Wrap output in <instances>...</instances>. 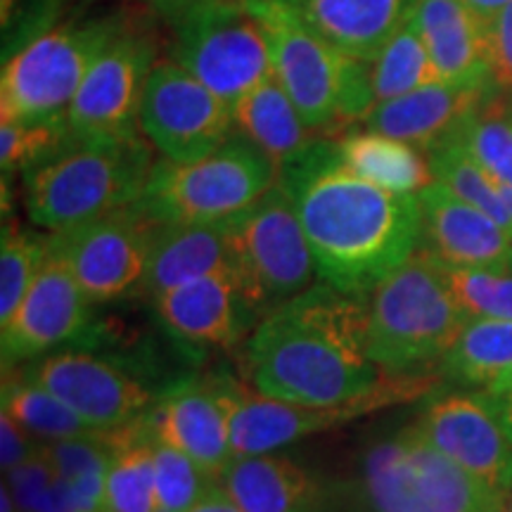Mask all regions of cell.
Listing matches in <instances>:
<instances>
[{
  "label": "cell",
  "mask_w": 512,
  "mask_h": 512,
  "mask_svg": "<svg viewBox=\"0 0 512 512\" xmlns=\"http://www.w3.org/2000/svg\"><path fill=\"white\" fill-rule=\"evenodd\" d=\"M280 183L309 238L323 283L366 297L422 245L418 195L384 190L344 164L335 138H316L280 166Z\"/></svg>",
  "instance_id": "1"
},
{
  "label": "cell",
  "mask_w": 512,
  "mask_h": 512,
  "mask_svg": "<svg viewBox=\"0 0 512 512\" xmlns=\"http://www.w3.org/2000/svg\"><path fill=\"white\" fill-rule=\"evenodd\" d=\"M249 387L302 406H339L377 392L387 373L366 349V297L328 283L280 304L245 342Z\"/></svg>",
  "instance_id": "2"
},
{
  "label": "cell",
  "mask_w": 512,
  "mask_h": 512,
  "mask_svg": "<svg viewBox=\"0 0 512 512\" xmlns=\"http://www.w3.org/2000/svg\"><path fill=\"white\" fill-rule=\"evenodd\" d=\"M470 316L446 264L422 247L366 294V349L387 375L434 373Z\"/></svg>",
  "instance_id": "3"
},
{
  "label": "cell",
  "mask_w": 512,
  "mask_h": 512,
  "mask_svg": "<svg viewBox=\"0 0 512 512\" xmlns=\"http://www.w3.org/2000/svg\"><path fill=\"white\" fill-rule=\"evenodd\" d=\"M155 159L147 138H72L22 174L34 226L64 233L140 200Z\"/></svg>",
  "instance_id": "4"
},
{
  "label": "cell",
  "mask_w": 512,
  "mask_h": 512,
  "mask_svg": "<svg viewBox=\"0 0 512 512\" xmlns=\"http://www.w3.org/2000/svg\"><path fill=\"white\" fill-rule=\"evenodd\" d=\"M271 46L273 76L318 138L361 124L375 107L370 62L339 53L278 0H249Z\"/></svg>",
  "instance_id": "5"
},
{
  "label": "cell",
  "mask_w": 512,
  "mask_h": 512,
  "mask_svg": "<svg viewBox=\"0 0 512 512\" xmlns=\"http://www.w3.org/2000/svg\"><path fill=\"white\" fill-rule=\"evenodd\" d=\"M278 178L271 157L235 133L195 162H155L138 207L157 226H216L252 209Z\"/></svg>",
  "instance_id": "6"
},
{
  "label": "cell",
  "mask_w": 512,
  "mask_h": 512,
  "mask_svg": "<svg viewBox=\"0 0 512 512\" xmlns=\"http://www.w3.org/2000/svg\"><path fill=\"white\" fill-rule=\"evenodd\" d=\"M126 12L50 24L5 57L0 121L69 119L88 69L117 34Z\"/></svg>",
  "instance_id": "7"
},
{
  "label": "cell",
  "mask_w": 512,
  "mask_h": 512,
  "mask_svg": "<svg viewBox=\"0 0 512 512\" xmlns=\"http://www.w3.org/2000/svg\"><path fill=\"white\" fill-rule=\"evenodd\" d=\"M370 512H501L503 498L446 458L408 425L375 441L363 456Z\"/></svg>",
  "instance_id": "8"
},
{
  "label": "cell",
  "mask_w": 512,
  "mask_h": 512,
  "mask_svg": "<svg viewBox=\"0 0 512 512\" xmlns=\"http://www.w3.org/2000/svg\"><path fill=\"white\" fill-rule=\"evenodd\" d=\"M228 230L235 278L259 320L316 285L320 275L309 238L280 181L252 209L228 221Z\"/></svg>",
  "instance_id": "9"
},
{
  "label": "cell",
  "mask_w": 512,
  "mask_h": 512,
  "mask_svg": "<svg viewBox=\"0 0 512 512\" xmlns=\"http://www.w3.org/2000/svg\"><path fill=\"white\" fill-rule=\"evenodd\" d=\"M171 27V60L228 105L273 76L266 29L249 3L200 5Z\"/></svg>",
  "instance_id": "10"
},
{
  "label": "cell",
  "mask_w": 512,
  "mask_h": 512,
  "mask_svg": "<svg viewBox=\"0 0 512 512\" xmlns=\"http://www.w3.org/2000/svg\"><path fill=\"white\" fill-rule=\"evenodd\" d=\"M441 382L444 377L439 370L420 375H389L377 392L363 399L339 403V406H302V403L273 399V396L238 384L233 420H230L233 458L273 453L299 439L335 430L344 422L430 394Z\"/></svg>",
  "instance_id": "11"
},
{
  "label": "cell",
  "mask_w": 512,
  "mask_h": 512,
  "mask_svg": "<svg viewBox=\"0 0 512 512\" xmlns=\"http://www.w3.org/2000/svg\"><path fill=\"white\" fill-rule=\"evenodd\" d=\"M157 223L136 204L64 233H50V252L62 259L93 304L145 294Z\"/></svg>",
  "instance_id": "12"
},
{
  "label": "cell",
  "mask_w": 512,
  "mask_h": 512,
  "mask_svg": "<svg viewBox=\"0 0 512 512\" xmlns=\"http://www.w3.org/2000/svg\"><path fill=\"white\" fill-rule=\"evenodd\" d=\"M155 27L145 17H124L88 69L69 107V126L83 140L140 136V105L159 62Z\"/></svg>",
  "instance_id": "13"
},
{
  "label": "cell",
  "mask_w": 512,
  "mask_h": 512,
  "mask_svg": "<svg viewBox=\"0 0 512 512\" xmlns=\"http://www.w3.org/2000/svg\"><path fill=\"white\" fill-rule=\"evenodd\" d=\"M140 133L162 159L195 162L235 136L228 102L214 95L176 60H159L140 105Z\"/></svg>",
  "instance_id": "14"
},
{
  "label": "cell",
  "mask_w": 512,
  "mask_h": 512,
  "mask_svg": "<svg viewBox=\"0 0 512 512\" xmlns=\"http://www.w3.org/2000/svg\"><path fill=\"white\" fill-rule=\"evenodd\" d=\"M55 394L91 430L114 432L143 418L155 403L150 387L119 363L83 349H60L12 368Z\"/></svg>",
  "instance_id": "15"
},
{
  "label": "cell",
  "mask_w": 512,
  "mask_h": 512,
  "mask_svg": "<svg viewBox=\"0 0 512 512\" xmlns=\"http://www.w3.org/2000/svg\"><path fill=\"white\" fill-rule=\"evenodd\" d=\"M446 458L505 498L512 489V432L486 389L451 392L427 403L415 420Z\"/></svg>",
  "instance_id": "16"
},
{
  "label": "cell",
  "mask_w": 512,
  "mask_h": 512,
  "mask_svg": "<svg viewBox=\"0 0 512 512\" xmlns=\"http://www.w3.org/2000/svg\"><path fill=\"white\" fill-rule=\"evenodd\" d=\"M233 377H207L176 384L143 415L152 437L195 460L221 482L233 463L230 420L238 392Z\"/></svg>",
  "instance_id": "17"
},
{
  "label": "cell",
  "mask_w": 512,
  "mask_h": 512,
  "mask_svg": "<svg viewBox=\"0 0 512 512\" xmlns=\"http://www.w3.org/2000/svg\"><path fill=\"white\" fill-rule=\"evenodd\" d=\"M93 306L67 264L50 252L15 316L0 325L3 373L81 339L93 325Z\"/></svg>",
  "instance_id": "18"
},
{
  "label": "cell",
  "mask_w": 512,
  "mask_h": 512,
  "mask_svg": "<svg viewBox=\"0 0 512 512\" xmlns=\"http://www.w3.org/2000/svg\"><path fill=\"white\" fill-rule=\"evenodd\" d=\"M162 328L178 342L200 349H230L259 325L235 273L190 280L150 299Z\"/></svg>",
  "instance_id": "19"
},
{
  "label": "cell",
  "mask_w": 512,
  "mask_h": 512,
  "mask_svg": "<svg viewBox=\"0 0 512 512\" xmlns=\"http://www.w3.org/2000/svg\"><path fill=\"white\" fill-rule=\"evenodd\" d=\"M422 242L451 268H512V235L434 181L418 195Z\"/></svg>",
  "instance_id": "20"
},
{
  "label": "cell",
  "mask_w": 512,
  "mask_h": 512,
  "mask_svg": "<svg viewBox=\"0 0 512 512\" xmlns=\"http://www.w3.org/2000/svg\"><path fill=\"white\" fill-rule=\"evenodd\" d=\"M496 83L486 86H451L437 81L432 86L375 105L363 126L418 147L430 155L475 114Z\"/></svg>",
  "instance_id": "21"
},
{
  "label": "cell",
  "mask_w": 512,
  "mask_h": 512,
  "mask_svg": "<svg viewBox=\"0 0 512 512\" xmlns=\"http://www.w3.org/2000/svg\"><path fill=\"white\" fill-rule=\"evenodd\" d=\"M413 22L437 67L451 86H486L491 79L489 24L463 0H420Z\"/></svg>",
  "instance_id": "22"
},
{
  "label": "cell",
  "mask_w": 512,
  "mask_h": 512,
  "mask_svg": "<svg viewBox=\"0 0 512 512\" xmlns=\"http://www.w3.org/2000/svg\"><path fill=\"white\" fill-rule=\"evenodd\" d=\"M339 53L370 62L420 0H278Z\"/></svg>",
  "instance_id": "23"
},
{
  "label": "cell",
  "mask_w": 512,
  "mask_h": 512,
  "mask_svg": "<svg viewBox=\"0 0 512 512\" xmlns=\"http://www.w3.org/2000/svg\"><path fill=\"white\" fill-rule=\"evenodd\" d=\"M214 273H235L228 223L216 226H159L152 249L145 297L174 290Z\"/></svg>",
  "instance_id": "24"
},
{
  "label": "cell",
  "mask_w": 512,
  "mask_h": 512,
  "mask_svg": "<svg viewBox=\"0 0 512 512\" xmlns=\"http://www.w3.org/2000/svg\"><path fill=\"white\" fill-rule=\"evenodd\" d=\"M221 484L242 512H309L318 496L311 472L275 451L233 458Z\"/></svg>",
  "instance_id": "25"
},
{
  "label": "cell",
  "mask_w": 512,
  "mask_h": 512,
  "mask_svg": "<svg viewBox=\"0 0 512 512\" xmlns=\"http://www.w3.org/2000/svg\"><path fill=\"white\" fill-rule=\"evenodd\" d=\"M230 112L235 133L271 157L278 169L318 138L304 124L302 114L275 76L261 81L238 102H233Z\"/></svg>",
  "instance_id": "26"
},
{
  "label": "cell",
  "mask_w": 512,
  "mask_h": 512,
  "mask_svg": "<svg viewBox=\"0 0 512 512\" xmlns=\"http://www.w3.org/2000/svg\"><path fill=\"white\" fill-rule=\"evenodd\" d=\"M344 164L366 181L401 195H420L434 183L430 157L418 147L356 124L335 136Z\"/></svg>",
  "instance_id": "27"
},
{
  "label": "cell",
  "mask_w": 512,
  "mask_h": 512,
  "mask_svg": "<svg viewBox=\"0 0 512 512\" xmlns=\"http://www.w3.org/2000/svg\"><path fill=\"white\" fill-rule=\"evenodd\" d=\"M100 512H157L155 437L143 418L114 432Z\"/></svg>",
  "instance_id": "28"
},
{
  "label": "cell",
  "mask_w": 512,
  "mask_h": 512,
  "mask_svg": "<svg viewBox=\"0 0 512 512\" xmlns=\"http://www.w3.org/2000/svg\"><path fill=\"white\" fill-rule=\"evenodd\" d=\"M512 368V320L470 318L441 358L444 382L465 389H489Z\"/></svg>",
  "instance_id": "29"
},
{
  "label": "cell",
  "mask_w": 512,
  "mask_h": 512,
  "mask_svg": "<svg viewBox=\"0 0 512 512\" xmlns=\"http://www.w3.org/2000/svg\"><path fill=\"white\" fill-rule=\"evenodd\" d=\"M114 432H86L72 439L41 444V451L67 486L74 512L102 510L105 479L114 453Z\"/></svg>",
  "instance_id": "30"
},
{
  "label": "cell",
  "mask_w": 512,
  "mask_h": 512,
  "mask_svg": "<svg viewBox=\"0 0 512 512\" xmlns=\"http://www.w3.org/2000/svg\"><path fill=\"white\" fill-rule=\"evenodd\" d=\"M451 138L498 185L512 188V95L491 88L482 107Z\"/></svg>",
  "instance_id": "31"
},
{
  "label": "cell",
  "mask_w": 512,
  "mask_h": 512,
  "mask_svg": "<svg viewBox=\"0 0 512 512\" xmlns=\"http://www.w3.org/2000/svg\"><path fill=\"white\" fill-rule=\"evenodd\" d=\"M437 81V67L413 17L370 60V86H373L375 105L401 98Z\"/></svg>",
  "instance_id": "32"
},
{
  "label": "cell",
  "mask_w": 512,
  "mask_h": 512,
  "mask_svg": "<svg viewBox=\"0 0 512 512\" xmlns=\"http://www.w3.org/2000/svg\"><path fill=\"white\" fill-rule=\"evenodd\" d=\"M3 413H8L24 432H29L41 444L98 432L91 430L74 411H69L55 394L22 377L17 370L3 373Z\"/></svg>",
  "instance_id": "33"
},
{
  "label": "cell",
  "mask_w": 512,
  "mask_h": 512,
  "mask_svg": "<svg viewBox=\"0 0 512 512\" xmlns=\"http://www.w3.org/2000/svg\"><path fill=\"white\" fill-rule=\"evenodd\" d=\"M427 157H430L434 181L446 185L460 200L482 209L484 214H489L498 226L512 235V216L508 211V204H505L503 188L484 169H479L472 162L470 155H467L456 140H444Z\"/></svg>",
  "instance_id": "34"
},
{
  "label": "cell",
  "mask_w": 512,
  "mask_h": 512,
  "mask_svg": "<svg viewBox=\"0 0 512 512\" xmlns=\"http://www.w3.org/2000/svg\"><path fill=\"white\" fill-rule=\"evenodd\" d=\"M50 256V233L5 223L0 242V325L15 316Z\"/></svg>",
  "instance_id": "35"
},
{
  "label": "cell",
  "mask_w": 512,
  "mask_h": 512,
  "mask_svg": "<svg viewBox=\"0 0 512 512\" xmlns=\"http://www.w3.org/2000/svg\"><path fill=\"white\" fill-rule=\"evenodd\" d=\"M76 138L69 119L55 121H0V166L3 181L22 176L31 166L55 155Z\"/></svg>",
  "instance_id": "36"
},
{
  "label": "cell",
  "mask_w": 512,
  "mask_h": 512,
  "mask_svg": "<svg viewBox=\"0 0 512 512\" xmlns=\"http://www.w3.org/2000/svg\"><path fill=\"white\" fill-rule=\"evenodd\" d=\"M157 512H188L219 484L195 460L155 439Z\"/></svg>",
  "instance_id": "37"
},
{
  "label": "cell",
  "mask_w": 512,
  "mask_h": 512,
  "mask_svg": "<svg viewBox=\"0 0 512 512\" xmlns=\"http://www.w3.org/2000/svg\"><path fill=\"white\" fill-rule=\"evenodd\" d=\"M448 280L470 318L512 320V268H451Z\"/></svg>",
  "instance_id": "38"
},
{
  "label": "cell",
  "mask_w": 512,
  "mask_h": 512,
  "mask_svg": "<svg viewBox=\"0 0 512 512\" xmlns=\"http://www.w3.org/2000/svg\"><path fill=\"white\" fill-rule=\"evenodd\" d=\"M3 482L8 484L19 512H74L60 472L43 451L15 470L5 472Z\"/></svg>",
  "instance_id": "39"
},
{
  "label": "cell",
  "mask_w": 512,
  "mask_h": 512,
  "mask_svg": "<svg viewBox=\"0 0 512 512\" xmlns=\"http://www.w3.org/2000/svg\"><path fill=\"white\" fill-rule=\"evenodd\" d=\"M489 57L496 88L512 95V3L489 24Z\"/></svg>",
  "instance_id": "40"
},
{
  "label": "cell",
  "mask_w": 512,
  "mask_h": 512,
  "mask_svg": "<svg viewBox=\"0 0 512 512\" xmlns=\"http://www.w3.org/2000/svg\"><path fill=\"white\" fill-rule=\"evenodd\" d=\"M41 451V441L24 432L8 413H0V467L5 472L27 463Z\"/></svg>",
  "instance_id": "41"
},
{
  "label": "cell",
  "mask_w": 512,
  "mask_h": 512,
  "mask_svg": "<svg viewBox=\"0 0 512 512\" xmlns=\"http://www.w3.org/2000/svg\"><path fill=\"white\" fill-rule=\"evenodd\" d=\"M207 3H249V0H152V10L155 15L166 19L169 24H174L176 19H181L185 12L200 8Z\"/></svg>",
  "instance_id": "42"
},
{
  "label": "cell",
  "mask_w": 512,
  "mask_h": 512,
  "mask_svg": "<svg viewBox=\"0 0 512 512\" xmlns=\"http://www.w3.org/2000/svg\"><path fill=\"white\" fill-rule=\"evenodd\" d=\"M188 512H242L238 508V503L228 496V491L223 489V484L219 482L214 489L209 491L202 501H197Z\"/></svg>",
  "instance_id": "43"
},
{
  "label": "cell",
  "mask_w": 512,
  "mask_h": 512,
  "mask_svg": "<svg viewBox=\"0 0 512 512\" xmlns=\"http://www.w3.org/2000/svg\"><path fill=\"white\" fill-rule=\"evenodd\" d=\"M486 392H489L496 399L498 408H501L503 418H505V422H508V427L512 432V368L505 375L498 377V380L491 384Z\"/></svg>",
  "instance_id": "44"
},
{
  "label": "cell",
  "mask_w": 512,
  "mask_h": 512,
  "mask_svg": "<svg viewBox=\"0 0 512 512\" xmlns=\"http://www.w3.org/2000/svg\"><path fill=\"white\" fill-rule=\"evenodd\" d=\"M463 3L467 5V8L475 10L486 24H491L496 19L498 12H501L505 5H510L512 0H463Z\"/></svg>",
  "instance_id": "45"
},
{
  "label": "cell",
  "mask_w": 512,
  "mask_h": 512,
  "mask_svg": "<svg viewBox=\"0 0 512 512\" xmlns=\"http://www.w3.org/2000/svg\"><path fill=\"white\" fill-rule=\"evenodd\" d=\"M501 512H512V489H510V494L503 498V508H501Z\"/></svg>",
  "instance_id": "46"
},
{
  "label": "cell",
  "mask_w": 512,
  "mask_h": 512,
  "mask_svg": "<svg viewBox=\"0 0 512 512\" xmlns=\"http://www.w3.org/2000/svg\"><path fill=\"white\" fill-rule=\"evenodd\" d=\"M143 3H152V0H143Z\"/></svg>",
  "instance_id": "47"
}]
</instances>
